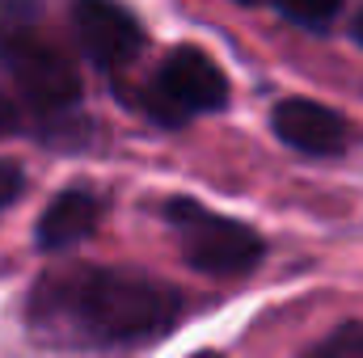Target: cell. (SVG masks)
Returning a JSON list of instances; mask_svg holds the SVG:
<instances>
[{"mask_svg": "<svg viewBox=\"0 0 363 358\" xmlns=\"http://www.w3.org/2000/svg\"><path fill=\"white\" fill-rule=\"evenodd\" d=\"M182 299L174 287L131 270L72 266L34 287L30 329L47 346L114 350L144 346L174 329Z\"/></svg>", "mask_w": 363, "mask_h": 358, "instance_id": "1", "label": "cell"}, {"mask_svg": "<svg viewBox=\"0 0 363 358\" xmlns=\"http://www.w3.org/2000/svg\"><path fill=\"white\" fill-rule=\"evenodd\" d=\"M165 219L178 232L182 258L203 274L233 278V274H245L262 262V236L254 228H245L241 219L216 215L190 198H174L165 207Z\"/></svg>", "mask_w": 363, "mask_h": 358, "instance_id": "2", "label": "cell"}, {"mask_svg": "<svg viewBox=\"0 0 363 358\" xmlns=\"http://www.w3.org/2000/svg\"><path fill=\"white\" fill-rule=\"evenodd\" d=\"M0 59L13 72L17 89L26 93L43 114H60V110H72L81 101V76H77V68L55 47L38 42L34 34H21V38L4 42Z\"/></svg>", "mask_w": 363, "mask_h": 358, "instance_id": "3", "label": "cell"}, {"mask_svg": "<svg viewBox=\"0 0 363 358\" xmlns=\"http://www.w3.org/2000/svg\"><path fill=\"white\" fill-rule=\"evenodd\" d=\"M72 30L81 51L101 68H123L144 51L140 21L114 0H72Z\"/></svg>", "mask_w": 363, "mask_h": 358, "instance_id": "4", "label": "cell"}, {"mask_svg": "<svg viewBox=\"0 0 363 358\" xmlns=\"http://www.w3.org/2000/svg\"><path fill=\"white\" fill-rule=\"evenodd\" d=\"M157 89L165 93L182 114H211V110L228 105V81H224L220 64L199 47H178L161 64Z\"/></svg>", "mask_w": 363, "mask_h": 358, "instance_id": "5", "label": "cell"}, {"mask_svg": "<svg viewBox=\"0 0 363 358\" xmlns=\"http://www.w3.org/2000/svg\"><path fill=\"white\" fill-rule=\"evenodd\" d=\"M271 122H274V135H279L287 148L304 152V156H334V152H342V144H347V118L334 114V110L321 105V101H308V97H287V101H279L274 114H271Z\"/></svg>", "mask_w": 363, "mask_h": 358, "instance_id": "6", "label": "cell"}, {"mask_svg": "<svg viewBox=\"0 0 363 358\" xmlns=\"http://www.w3.org/2000/svg\"><path fill=\"white\" fill-rule=\"evenodd\" d=\"M97 215H101V207L89 190H64L38 219V249L64 253V249L81 245L97 228Z\"/></svg>", "mask_w": 363, "mask_h": 358, "instance_id": "7", "label": "cell"}, {"mask_svg": "<svg viewBox=\"0 0 363 358\" xmlns=\"http://www.w3.org/2000/svg\"><path fill=\"white\" fill-rule=\"evenodd\" d=\"M34 21H38V0H0V47L21 34H34Z\"/></svg>", "mask_w": 363, "mask_h": 358, "instance_id": "8", "label": "cell"}, {"mask_svg": "<svg viewBox=\"0 0 363 358\" xmlns=\"http://www.w3.org/2000/svg\"><path fill=\"white\" fill-rule=\"evenodd\" d=\"M338 4L342 0H279V8L291 17V21H300V25H325L334 13H338Z\"/></svg>", "mask_w": 363, "mask_h": 358, "instance_id": "9", "label": "cell"}, {"mask_svg": "<svg viewBox=\"0 0 363 358\" xmlns=\"http://www.w3.org/2000/svg\"><path fill=\"white\" fill-rule=\"evenodd\" d=\"M321 358H363V325H342L325 346H317Z\"/></svg>", "mask_w": 363, "mask_h": 358, "instance_id": "10", "label": "cell"}, {"mask_svg": "<svg viewBox=\"0 0 363 358\" xmlns=\"http://www.w3.org/2000/svg\"><path fill=\"white\" fill-rule=\"evenodd\" d=\"M21 185H26L21 169H17V165H9V161H0V207L17 202V198H21Z\"/></svg>", "mask_w": 363, "mask_h": 358, "instance_id": "11", "label": "cell"}, {"mask_svg": "<svg viewBox=\"0 0 363 358\" xmlns=\"http://www.w3.org/2000/svg\"><path fill=\"white\" fill-rule=\"evenodd\" d=\"M17 122H21V118H17V105L0 93V139H4V135H13V131H17Z\"/></svg>", "mask_w": 363, "mask_h": 358, "instance_id": "12", "label": "cell"}, {"mask_svg": "<svg viewBox=\"0 0 363 358\" xmlns=\"http://www.w3.org/2000/svg\"><path fill=\"white\" fill-rule=\"evenodd\" d=\"M355 42H359V47H363V13H359V17H355Z\"/></svg>", "mask_w": 363, "mask_h": 358, "instance_id": "13", "label": "cell"}, {"mask_svg": "<svg viewBox=\"0 0 363 358\" xmlns=\"http://www.w3.org/2000/svg\"><path fill=\"white\" fill-rule=\"evenodd\" d=\"M241 4H254V0H241Z\"/></svg>", "mask_w": 363, "mask_h": 358, "instance_id": "14", "label": "cell"}]
</instances>
